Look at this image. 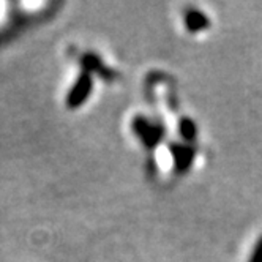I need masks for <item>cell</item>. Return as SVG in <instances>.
I'll use <instances>...</instances> for the list:
<instances>
[{"instance_id":"obj_3","label":"cell","mask_w":262,"mask_h":262,"mask_svg":"<svg viewBox=\"0 0 262 262\" xmlns=\"http://www.w3.org/2000/svg\"><path fill=\"white\" fill-rule=\"evenodd\" d=\"M172 154H174L176 167H177L179 172H185L186 169H190L193 158H194V148L193 147L176 144V145H172Z\"/></svg>"},{"instance_id":"obj_5","label":"cell","mask_w":262,"mask_h":262,"mask_svg":"<svg viewBox=\"0 0 262 262\" xmlns=\"http://www.w3.org/2000/svg\"><path fill=\"white\" fill-rule=\"evenodd\" d=\"M248 262H262V234L257 237V240L254 243L251 254L248 257Z\"/></svg>"},{"instance_id":"obj_4","label":"cell","mask_w":262,"mask_h":262,"mask_svg":"<svg viewBox=\"0 0 262 262\" xmlns=\"http://www.w3.org/2000/svg\"><path fill=\"white\" fill-rule=\"evenodd\" d=\"M179 129H180V135H182L186 141H193V139L196 138V135H198L196 123H194L191 119H188V117H185V119L180 120Z\"/></svg>"},{"instance_id":"obj_2","label":"cell","mask_w":262,"mask_h":262,"mask_svg":"<svg viewBox=\"0 0 262 262\" xmlns=\"http://www.w3.org/2000/svg\"><path fill=\"white\" fill-rule=\"evenodd\" d=\"M183 19H185V26L190 32H201L210 27V19L205 16L201 10L196 8H188L183 13Z\"/></svg>"},{"instance_id":"obj_1","label":"cell","mask_w":262,"mask_h":262,"mask_svg":"<svg viewBox=\"0 0 262 262\" xmlns=\"http://www.w3.org/2000/svg\"><path fill=\"white\" fill-rule=\"evenodd\" d=\"M90 90H92L90 74L84 73V74H81V78L78 79L76 85H74L73 90L68 93V98H67L68 107H78V106H81L84 103V100L90 95Z\"/></svg>"}]
</instances>
